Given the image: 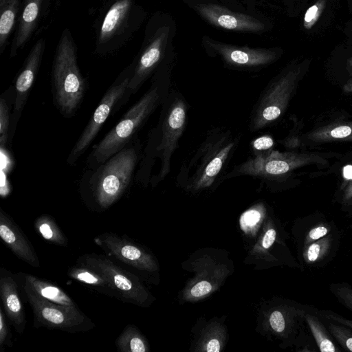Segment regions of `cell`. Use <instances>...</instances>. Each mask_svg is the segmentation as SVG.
<instances>
[{"mask_svg": "<svg viewBox=\"0 0 352 352\" xmlns=\"http://www.w3.org/2000/svg\"><path fill=\"white\" fill-rule=\"evenodd\" d=\"M187 111L188 105L184 96L170 90L162 104L159 121L148 133L139 169L135 175L136 182L144 186L149 184L157 165L159 170L151 183L153 187L169 173L170 160L185 129Z\"/></svg>", "mask_w": 352, "mask_h": 352, "instance_id": "1", "label": "cell"}, {"mask_svg": "<svg viewBox=\"0 0 352 352\" xmlns=\"http://www.w3.org/2000/svg\"><path fill=\"white\" fill-rule=\"evenodd\" d=\"M142 153L137 136L102 164L88 168L80 182V196L87 207L104 211L117 202L130 186Z\"/></svg>", "mask_w": 352, "mask_h": 352, "instance_id": "2", "label": "cell"}, {"mask_svg": "<svg viewBox=\"0 0 352 352\" xmlns=\"http://www.w3.org/2000/svg\"><path fill=\"white\" fill-rule=\"evenodd\" d=\"M166 68L160 67L153 74L146 92L124 114L117 124L94 145L88 155L87 168H93L121 151L136 137L169 94V75Z\"/></svg>", "mask_w": 352, "mask_h": 352, "instance_id": "3", "label": "cell"}, {"mask_svg": "<svg viewBox=\"0 0 352 352\" xmlns=\"http://www.w3.org/2000/svg\"><path fill=\"white\" fill-rule=\"evenodd\" d=\"M239 142V135L229 129L210 130L190 158L181 166L178 184L186 190H200L212 186L228 163Z\"/></svg>", "mask_w": 352, "mask_h": 352, "instance_id": "4", "label": "cell"}, {"mask_svg": "<svg viewBox=\"0 0 352 352\" xmlns=\"http://www.w3.org/2000/svg\"><path fill=\"white\" fill-rule=\"evenodd\" d=\"M87 82L78 65L77 50L72 34L65 28L58 40L52 63L53 101L66 118L74 116L80 107Z\"/></svg>", "mask_w": 352, "mask_h": 352, "instance_id": "5", "label": "cell"}, {"mask_svg": "<svg viewBox=\"0 0 352 352\" xmlns=\"http://www.w3.org/2000/svg\"><path fill=\"white\" fill-rule=\"evenodd\" d=\"M134 68V61L128 65L115 79L101 98L83 131L72 148L67 163L76 164L97 136L107 118L124 105L131 94L129 84Z\"/></svg>", "mask_w": 352, "mask_h": 352, "instance_id": "6", "label": "cell"}, {"mask_svg": "<svg viewBox=\"0 0 352 352\" xmlns=\"http://www.w3.org/2000/svg\"><path fill=\"white\" fill-rule=\"evenodd\" d=\"M139 8L136 0L109 1L98 22L96 53H111L129 38L138 25Z\"/></svg>", "mask_w": 352, "mask_h": 352, "instance_id": "7", "label": "cell"}, {"mask_svg": "<svg viewBox=\"0 0 352 352\" xmlns=\"http://www.w3.org/2000/svg\"><path fill=\"white\" fill-rule=\"evenodd\" d=\"M302 65L285 69L267 86L252 112L250 129L258 131L280 117L286 110L303 74Z\"/></svg>", "mask_w": 352, "mask_h": 352, "instance_id": "8", "label": "cell"}, {"mask_svg": "<svg viewBox=\"0 0 352 352\" xmlns=\"http://www.w3.org/2000/svg\"><path fill=\"white\" fill-rule=\"evenodd\" d=\"M320 156L314 154L280 153L269 150L254 154V157L236 167L228 177L250 175L261 179H278L294 170L313 164H325Z\"/></svg>", "mask_w": 352, "mask_h": 352, "instance_id": "9", "label": "cell"}, {"mask_svg": "<svg viewBox=\"0 0 352 352\" xmlns=\"http://www.w3.org/2000/svg\"><path fill=\"white\" fill-rule=\"evenodd\" d=\"M33 312L34 328L45 327L68 333L89 331L95 327L91 320L78 307H67L47 301L23 285Z\"/></svg>", "mask_w": 352, "mask_h": 352, "instance_id": "10", "label": "cell"}, {"mask_svg": "<svg viewBox=\"0 0 352 352\" xmlns=\"http://www.w3.org/2000/svg\"><path fill=\"white\" fill-rule=\"evenodd\" d=\"M77 265L102 275L118 293L119 300L143 307L149 305L152 296L138 277L109 258L95 253L85 254L78 258Z\"/></svg>", "mask_w": 352, "mask_h": 352, "instance_id": "11", "label": "cell"}, {"mask_svg": "<svg viewBox=\"0 0 352 352\" xmlns=\"http://www.w3.org/2000/svg\"><path fill=\"white\" fill-rule=\"evenodd\" d=\"M170 33L169 27L160 26L152 34H147L140 52L133 60L134 68L128 87L131 96L160 67L166 55Z\"/></svg>", "mask_w": 352, "mask_h": 352, "instance_id": "12", "label": "cell"}, {"mask_svg": "<svg viewBox=\"0 0 352 352\" xmlns=\"http://www.w3.org/2000/svg\"><path fill=\"white\" fill-rule=\"evenodd\" d=\"M106 254L139 271L153 272L157 265L153 256L126 236L104 232L94 239Z\"/></svg>", "mask_w": 352, "mask_h": 352, "instance_id": "13", "label": "cell"}, {"mask_svg": "<svg viewBox=\"0 0 352 352\" xmlns=\"http://www.w3.org/2000/svg\"><path fill=\"white\" fill-rule=\"evenodd\" d=\"M45 48V39L41 38L31 48L14 87V102L10 117L9 142L13 138L17 123L28 101L30 92L38 72Z\"/></svg>", "mask_w": 352, "mask_h": 352, "instance_id": "14", "label": "cell"}, {"mask_svg": "<svg viewBox=\"0 0 352 352\" xmlns=\"http://www.w3.org/2000/svg\"><path fill=\"white\" fill-rule=\"evenodd\" d=\"M204 44L227 65L241 69L256 68L274 62L278 54L274 49L237 47L221 43L206 36Z\"/></svg>", "mask_w": 352, "mask_h": 352, "instance_id": "15", "label": "cell"}, {"mask_svg": "<svg viewBox=\"0 0 352 352\" xmlns=\"http://www.w3.org/2000/svg\"><path fill=\"white\" fill-rule=\"evenodd\" d=\"M192 7L203 19L218 28L250 32H262L265 28L264 23L258 19L218 4L197 2Z\"/></svg>", "mask_w": 352, "mask_h": 352, "instance_id": "16", "label": "cell"}, {"mask_svg": "<svg viewBox=\"0 0 352 352\" xmlns=\"http://www.w3.org/2000/svg\"><path fill=\"white\" fill-rule=\"evenodd\" d=\"M0 237L21 260L34 267L41 263L36 252L24 232L2 208H0Z\"/></svg>", "mask_w": 352, "mask_h": 352, "instance_id": "17", "label": "cell"}, {"mask_svg": "<svg viewBox=\"0 0 352 352\" xmlns=\"http://www.w3.org/2000/svg\"><path fill=\"white\" fill-rule=\"evenodd\" d=\"M0 296L8 319L14 330L22 334L25 328L26 319L23 302L19 296L16 275L4 268L0 270Z\"/></svg>", "mask_w": 352, "mask_h": 352, "instance_id": "18", "label": "cell"}, {"mask_svg": "<svg viewBox=\"0 0 352 352\" xmlns=\"http://www.w3.org/2000/svg\"><path fill=\"white\" fill-rule=\"evenodd\" d=\"M45 0H23L18 26L12 42L10 57L17 55L30 40L38 23Z\"/></svg>", "mask_w": 352, "mask_h": 352, "instance_id": "19", "label": "cell"}, {"mask_svg": "<svg viewBox=\"0 0 352 352\" xmlns=\"http://www.w3.org/2000/svg\"><path fill=\"white\" fill-rule=\"evenodd\" d=\"M306 311L307 309L298 306H283L276 309L269 316L270 327L283 338L294 339Z\"/></svg>", "mask_w": 352, "mask_h": 352, "instance_id": "20", "label": "cell"}, {"mask_svg": "<svg viewBox=\"0 0 352 352\" xmlns=\"http://www.w3.org/2000/svg\"><path fill=\"white\" fill-rule=\"evenodd\" d=\"M340 234L334 230L326 236L320 239L302 249V258L310 267H319L336 254L340 243Z\"/></svg>", "mask_w": 352, "mask_h": 352, "instance_id": "21", "label": "cell"}, {"mask_svg": "<svg viewBox=\"0 0 352 352\" xmlns=\"http://www.w3.org/2000/svg\"><path fill=\"white\" fill-rule=\"evenodd\" d=\"M21 275L23 285L29 287L41 298L63 306L78 307L72 298L58 285L29 274Z\"/></svg>", "mask_w": 352, "mask_h": 352, "instance_id": "22", "label": "cell"}, {"mask_svg": "<svg viewBox=\"0 0 352 352\" xmlns=\"http://www.w3.org/2000/svg\"><path fill=\"white\" fill-rule=\"evenodd\" d=\"M67 275L98 292L119 299L118 293L109 281L100 273L91 269L77 265L69 268Z\"/></svg>", "mask_w": 352, "mask_h": 352, "instance_id": "23", "label": "cell"}, {"mask_svg": "<svg viewBox=\"0 0 352 352\" xmlns=\"http://www.w3.org/2000/svg\"><path fill=\"white\" fill-rule=\"evenodd\" d=\"M307 138L316 142H352V122L328 124L311 131Z\"/></svg>", "mask_w": 352, "mask_h": 352, "instance_id": "24", "label": "cell"}, {"mask_svg": "<svg viewBox=\"0 0 352 352\" xmlns=\"http://www.w3.org/2000/svg\"><path fill=\"white\" fill-rule=\"evenodd\" d=\"M304 320L306 322L309 330L314 337L315 342L321 352H340L333 342L332 336L329 329L327 330L320 318L307 311L304 316Z\"/></svg>", "mask_w": 352, "mask_h": 352, "instance_id": "25", "label": "cell"}, {"mask_svg": "<svg viewBox=\"0 0 352 352\" xmlns=\"http://www.w3.org/2000/svg\"><path fill=\"white\" fill-rule=\"evenodd\" d=\"M20 0H6L0 6V54L6 49L16 21Z\"/></svg>", "mask_w": 352, "mask_h": 352, "instance_id": "26", "label": "cell"}, {"mask_svg": "<svg viewBox=\"0 0 352 352\" xmlns=\"http://www.w3.org/2000/svg\"><path fill=\"white\" fill-rule=\"evenodd\" d=\"M116 346L120 352H146L148 345L144 336L133 324H128L116 339Z\"/></svg>", "mask_w": 352, "mask_h": 352, "instance_id": "27", "label": "cell"}, {"mask_svg": "<svg viewBox=\"0 0 352 352\" xmlns=\"http://www.w3.org/2000/svg\"><path fill=\"white\" fill-rule=\"evenodd\" d=\"M34 228L48 243L58 246H67V237L51 216L46 214L39 216L34 221Z\"/></svg>", "mask_w": 352, "mask_h": 352, "instance_id": "28", "label": "cell"}, {"mask_svg": "<svg viewBox=\"0 0 352 352\" xmlns=\"http://www.w3.org/2000/svg\"><path fill=\"white\" fill-rule=\"evenodd\" d=\"M14 102V87L5 91L0 99V146L5 147L9 141L11 106Z\"/></svg>", "mask_w": 352, "mask_h": 352, "instance_id": "29", "label": "cell"}, {"mask_svg": "<svg viewBox=\"0 0 352 352\" xmlns=\"http://www.w3.org/2000/svg\"><path fill=\"white\" fill-rule=\"evenodd\" d=\"M327 321L328 329L332 337L345 351L352 352V329L330 320Z\"/></svg>", "mask_w": 352, "mask_h": 352, "instance_id": "30", "label": "cell"}, {"mask_svg": "<svg viewBox=\"0 0 352 352\" xmlns=\"http://www.w3.org/2000/svg\"><path fill=\"white\" fill-rule=\"evenodd\" d=\"M332 226L327 221H320L312 226L305 232L302 241V249L309 244L333 232Z\"/></svg>", "mask_w": 352, "mask_h": 352, "instance_id": "31", "label": "cell"}, {"mask_svg": "<svg viewBox=\"0 0 352 352\" xmlns=\"http://www.w3.org/2000/svg\"><path fill=\"white\" fill-rule=\"evenodd\" d=\"M331 292L340 304L352 311V286L346 283H331Z\"/></svg>", "mask_w": 352, "mask_h": 352, "instance_id": "32", "label": "cell"}, {"mask_svg": "<svg viewBox=\"0 0 352 352\" xmlns=\"http://www.w3.org/2000/svg\"><path fill=\"white\" fill-rule=\"evenodd\" d=\"M327 6V0H317L305 13L303 27L305 30H311L320 18Z\"/></svg>", "mask_w": 352, "mask_h": 352, "instance_id": "33", "label": "cell"}, {"mask_svg": "<svg viewBox=\"0 0 352 352\" xmlns=\"http://www.w3.org/2000/svg\"><path fill=\"white\" fill-rule=\"evenodd\" d=\"M7 316L0 308V352H3L6 347L11 348L13 345L12 336L7 322Z\"/></svg>", "mask_w": 352, "mask_h": 352, "instance_id": "34", "label": "cell"}, {"mask_svg": "<svg viewBox=\"0 0 352 352\" xmlns=\"http://www.w3.org/2000/svg\"><path fill=\"white\" fill-rule=\"evenodd\" d=\"M261 212L256 209H250L245 211L240 219V224L243 230L254 228L260 221Z\"/></svg>", "mask_w": 352, "mask_h": 352, "instance_id": "35", "label": "cell"}, {"mask_svg": "<svg viewBox=\"0 0 352 352\" xmlns=\"http://www.w3.org/2000/svg\"><path fill=\"white\" fill-rule=\"evenodd\" d=\"M318 315L327 320H330L352 329V320L345 318L332 311L319 310Z\"/></svg>", "mask_w": 352, "mask_h": 352, "instance_id": "36", "label": "cell"}, {"mask_svg": "<svg viewBox=\"0 0 352 352\" xmlns=\"http://www.w3.org/2000/svg\"><path fill=\"white\" fill-rule=\"evenodd\" d=\"M340 203L342 208L352 219V182L343 190Z\"/></svg>", "mask_w": 352, "mask_h": 352, "instance_id": "37", "label": "cell"}, {"mask_svg": "<svg viewBox=\"0 0 352 352\" xmlns=\"http://www.w3.org/2000/svg\"><path fill=\"white\" fill-rule=\"evenodd\" d=\"M274 145L273 139L268 135H263L255 139L252 143L254 154L269 151Z\"/></svg>", "mask_w": 352, "mask_h": 352, "instance_id": "38", "label": "cell"}, {"mask_svg": "<svg viewBox=\"0 0 352 352\" xmlns=\"http://www.w3.org/2000/svg\"><path fill=\"white\" fill-rule=\"evenodd\" d=\"M211 289V283L206 280H202L193 285L190 290V294L192 297L199 298L208 294Z\"/></svg>", "mask_w": 352, "mask_h": 352, "instance_id": "39", "label": "cell"}, {"mask_svg": "<svg viewBox=\"0 0 352 352\" xmlns=\"http://www.w3.org/2000/svg\"><path fill=\"white\" fill-rule=\"evenodd\" d=\"M276 238V231L274 228L268 229L264 234L262 241V245L264 249H268L275 242Z\"/></svg>", "mask_w": 352, "mask_h": 352, "instance_id": "40", "label": "cell"}, {"mask_svg": "<svg viewBox=\"0 0 352 352\" xmlns=\"http://www.w3.org/2000/svg\"><path fill=\"white\" fill-rule=\"evenodd\" d=\"M221 343L219 340L213 338L206 344L205 351L209 352H219L221 350Z\"/></svg>", "mask_w": 352, "mask_h": 352, "instance_id": "41", "label": "cell"}, {"mask_svg": "<svg viewBox=\"0 0 352 352\" xmlns=\"http://www.w3.org/2000/svg\"><path fill=\"white\" fill-rule=\"evenodd\" d=\"M343 175L347 179H352V166L347 165L344 167Z\"/></svg>", "mask_w": 352, "mask_h": 352, "instance_id": "42", "label": "cell"}, {"mask_svg": "<svg viewBox=\"0 0 352 352\" xmlns=\"http://www.w3.org/2000/svg\"><path fill=\"white\" fill-rule=\"evenodd\" d=\"M344 91L346 92L352 91V80L350 79L344 86Z\"/></svg>", "mask_w": 352, "mask_h": 352, "instance_id": "43", "label": "cell"}, {"mask_svg": "<svg viewBox=\"0 0 352 352\" xmlns=\"http://www.w3.org/2000/svg\"><path fill=\"white\" fill-rule=\"evenodd\" d=\"M346 70L349 75L352 76V57L349 58L346 61Z\"/></svg>", "mask_w": 352, "mask_h": 352, "instance_id": "44", "label": "cell"}, {"mask_svg": "<svg viewBox=\"0 0 352 352\" xmlns=\"http://www.w3.org/2000/svg\"><path fill=\"white\" fill-rule=\"evenodd\" d=\"M6 0H0V6L3 5Z\"/></svg>", "mask_w": 352, "mask_h": 352, "instance_id": "45", "label": "cell"}]
</instances>
